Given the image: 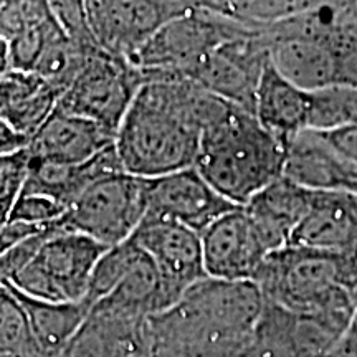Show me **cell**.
Returning <instances> with one entry per match:
<instances>
[{"label": "cell", "instance_id": "obj_3", "mask_svg": "<svg viewBox=\"0 0 357 357\" xmlns=\"http://www.w3.org/2000/svg\"><path fill=\"white\" fill-rule=\"evenodd\" d=\"M287 147L250 111L229 102L202 131L195 169L231 204L243 207L284 176Z\"/></svg>", "mask_w": 357, "mask_h": 357}, {"label": "cell", "instance_id": "obj_23", "mask_svg": "<svg viewBox=\"0 0 357 357\" xmlns=\"http://www.w3.org/2000/svg\"><path fill=\"white\" fill-rule=\"evenodd\" d=\"M96 50L98 47H84L73 42L68 35H61L45 48L33 73L52 84L58 95H61L73 83L91 53Z\"/></svg>", "mask_w": 357, "mask_h": 357}, {"label": "cell", "instance_id": "obj_15", "mask_svg": "<svg viewBox=\"0 0 357 357\" xmlns=\"http://www.w3.org/2000/svg\"><path fill=\"white\" fill-rule=\"evenodd\" d=\"M114 141V132L56 106L50 118L30 137L26 154L29 159L45 162L82 164L113 146Z\"/></svg>", "mask_w": 357, "mask_h": 357}, {"label": "cell", "instance_id": "obj_18", "mask_svg": "<svg viewBox=\"0 0 357 357\" xmlns=\"http://www.w3.org/2000/svg\"><path fill=\"white\" fill-rule=\"evenodd\" d=\"M124 171L114 144L82 164H53L29 159L20 194L43 195L70 207L98 178L106 174Z\"/></svg>", "mask_w": 357, "mask_h": 357}, {"label": "cell", "instance_id": "obj_19", "mask_svg": "<svg viewBox=\"0 0 357 357\" xmlns=\"http://www.w3.org/2000/svg\"><path fill=\"white\" fill-rule=\"evenodd\" d=\"M255 116L268 131L287 142L310 129L311 91L284 78L270 61L257 91Z\"/></svg>", "mask_w": 357, "mask_h": 357}, {"label": "cell", "instance_id": "obj_16", "mask_svg": "<svg viewBox=\"0 0 357 357\" xmlns=\"http://www.w3.org/2000/svg\"><path fill=\"white\" fill-rule=\"evenodd\" d=\"M312 197L314 190L283 176L243 205L268 252L288 247L294 230L310 212Z\"/></svg>", "mask_w": 357, "mask_h": 357}, {"label": "cell", "instance_id": "obj_12", "mask_svg": "<svg viewBox=\"0 0 357 357\" xmlns=\"http://www.w3.org/2000/svg\"><path fill=\"white\" fill-rule=\"evenodd\" d=\"M236 207L218 194L195 167L147 178L146 215L178 222L197 234Z\"/></svg>", "mask_w": 357, "mask_h": 357}, {"label": "cell", "instance_id": "obj_30", "mask_svg": "<svg viewBox=\"0 0 357 357\" xmlns=\"http://www.w3.org/2000/svg\"><path fill=\"white\" fill-rule=\"evenodd\" d=\"M58 230H65L61 218L50 223L43 231L30 236V238L17 245V247L8 250L3 255H0V283H10L33 260L38 250L42 248V245L48 240V236H52Z\"/></svg>", "mask_w": 357, "mask_h": 357}, {"label": "cell", "instance_id": "obj_26", "mask_svg": "<svg viewBox=\"0 0 357 357\" xmlns=\"http://www.w3.org/2000/svg\"><path fill=\"white\" fill-rule=\"evenodd\" d=\"M252 347L255 357H300L293 336V312L265 301Z\"/></svg>", "mask_w": 357, "mask_h": 357}, {"label": "cell", "instance_id": "obj_28", "mask_svg": "<svg viewBox=\"0 0 357 357\" xmlns=\"http://www.w3.org/2000/svg\"><path fill=\"white\" fill-rule=\"evenodd\" d=\"M61 35H66L56 20L55 13L25 26L22 32L8 40L12 71H33L45 48Z\"/></svg>", "mask_w": 357, "mask_h": 357}, {"label": "cell", "instance_id": "obj_7", "mask_svg": "<svg viewBox=\"0 0 357 357\" xmlns=\"http://www.w3.org/2000/svg\"><path fill=\"white\" fill-rule=\"evenodd\" d=\"M147 213V178L126 171L106 174L88 185L61 217L65 230L88 235L105 247L126 242Z\"/></svg>", "mask_w": 357, "mask_h": 357}, {"label": "cell", "instance_id": "obj_20", "mask_svg": "<svg viewBox=\"0 0 357 357\" xmlns=\"http://www.w3.org/2000/svg\"><path fill=\"white\" fill-rule=\"evenodd\" d=\"M19 298L29 318L35 344L45 357H60L71 337L89 314V306L79 303H52L35 300L7 283Z\"/></svg>", "mask_w": 357, "mask_h": 357}, {"label": "cell", "instance_id": "obj_36", "mask_svg": "<svg viewBox=\"0 0 357 357\" xmlns=\"http://www.w3.org/2000/svg\"><path fill=\"white\" fill-rule=\"evenodd\" d=\"M12 71L10 66V50H8V42L0 35V79L6 78Z\"/></svg>", "mask_w": 357, "mask_h": 357}, {"label": "cell", "instance_id": "obj_35", "mask_svg": "<svg viewBox=\"0 0 357 357\" xmlns=\"http://www.w3.org/2000/svg\"><path fill=\"white\" fill-rule=\"evenodd\" d=\"M324 357H357V307L346 331L334 342Z\"/></svg>", "mask_w": 357, "mask_h": 357}, {"label": "cell", "instance_id": "obj_27", "mask_svg": "<svg viewBox=\"0 0 357 357\" xmlns=\"http://www.w3.org/2000/svg\"><path fill=\"white\" fill-rule=\"evenodd\" d=\"M141 253L142 250L137 247V243L132 238L114 245V247L108 248L102 253L95 270H93L88 293L83 300L89 306V310L118 288V284L129 273V270H131Z\"/></svg>", "mask_w": 357, "mask_h": 357}, {"label": "cell", "instance_id": "obj_8", "mask_svg": "<svg viewBox=\"0 0 357 357\" xmlns=\"http://www.w3.org/2000/svg\"><path fill=\"white\" fill-rule=\"evenodd\" d=\"M142 84L144 75L139 68L98 48L58 98L56 106L116 134Z\"/></svg>", "mask_w": 357, "mask_h": 357}, {"label": "cell", "instance_id": "obj_13", "mask_svg": "<svg viewBox=\"0 0 357 357\" xmlns=\"http://www.w3.org/2000/svg\"><path fill=\"white\" fill-rule=\"evenodd\" d=\"M207 276L220 280H252L270 255L243 207L217 218L202 234Z\"/></svg>", "mask_w": 357, "mask_h": 357}, {"label": "cell", "instance_id": "obj_11", "mask_svg": "<svg viewBox=\"0 0 357 357\" xmlns=\"http://www.w3.org/2000/svg\"><path fill=\"white\" fill-rule=\"evenodd\" d=\"M131 238L158 266L172 306L192 284L207 276L202 236L182 223L146 215Z\"/></svg>", "mask_w": 357, "mask_h": 357}, {"label": "cell", "instance_id": "obj_2", "mask_svg": "<svg viewBox=\"0 0 357 357\" xmlns=\"http://www.w3.org/2000/svg\"><path fill=\"white\" fill-rule=\"evenodd\" d=\"M263 310L265 298L255 281L205 276L176 305L149 318L151 357L248 341Z\"/></svg>", "mask_w": 357, "mask_h": 357}, {"label": "cell", "instance_id": "obj_24", "mask_svg": "<svg viewBox=\"0 0 357 357\" xmlns=\"http://www.w3.org/2000/svg\"><path fill=\"white\" fill-rule=\"evenodd\" d=\"M0 357H45L35 344L24 306L7 283H0Z\"/></svg>", "mask_w": 357, "mask_h": 357}, {"label": "cell", "instance_id": "obj_4", "mask_svg": "<svg viewBox=\"0 0 357 357\" xmlns=\"http://www.w3.org/2000/svg\"><path fill=\"white\" fill-rule=\"evenodd\" d=\"M255 283L265 301L291 312L352 316L357 307V250L336 253L288 245L266 257Z\"/></svg>", "mask_w": 357, "mask_h": 357}, {"label": "cell", "instance_id": "obj_5", "mask_svg": "<svg viewBox=\"0 0 357 357\" xmlns=\"http://www.w3.org/2000/svg\"><path fill=\"white\" fill-rule=\"evenodd\" d=\"M255 26L194 6L159 29L129 63L146 73L184 77L218 45L248 33Z\"/></svg>", "mask_w": 357, "mask_h": 357}, {"label": "cell", "instance_id": "obj_31", "mask_svg": "<svg viewBox=\"0 0 357 357\" xmlns=\"http://www.w3.org/2000/svg\"><path fill=\"white\" fill-rule=\"evenodd\" d=\"M68 208L55 200L43 195H25L20 194L13 204L8 220H19L33 223V225H50L60 220Z\"/></svg>", "mask_w": 357, "mask_h": 357}, {"label": "cell", "instance_id": "obj_10", "mask_svg": "<svg viewBox=\"0 0 357 357\" xmlns=\"http://www.w3.org/2000/svg\"><path fill=\"white\" fill-rule=\"evenodd\" d=\"M190 7L181 0H84L93 42L128 61L159 29Z\"/></svg>", "mask_w": 357, "mask_h": 357}, {"label": "cell", "instance_id": "obj_32", "mask_svg": "<svg viewBox=\"0 0 357 357\" xmlns=\"http://www.w3.org/2000/svg\"><path fill=\"white\" fill-rule=\"evenodd\" d=\"M48 3L56 20L60 22L61 29L73 42L84 47H96L88 29L84 0H48Z\"/></svg>", "mask_w": 357, "mask_h": 357}, {"label": "cell", "instance_id": "obj_9", "mask_svg": "<svg viewBox=\"0 0 357 357\" xmlns=\"http://www.w3.org/2000/svg\"><path fill=\"white\" fill-rule=\"evenodd\" d=\"M270 63L263 25L218 45L184 75L208 93L255 114L257 91Z\"/></svg>", "mask_w": 357, "mask_h": 357}, {"label": "cell", "instance_id": "obj_25", "mask_svg": "<svg viewBox=\"0 0 357 357\" xmlns=\"http://www.w3.org/2000/svg\"><path fill=\"white\" fill-rule=\"evenodd\" d=\"M357 126V86L334 84L311 91L312 131H337Z\"/></svg>", "mask_w": 357, "mask_h": 357}, {"label": "cell", "instance_id": "obj_17", "mask_svg": "<svg viewBox=\"0 0 357 357\" xmlns=\"http://www.w3.org/2000/svg\"><path fill=\"white\" fill-rule=\"evenodd\" d=\"M289 245L336 253L357 250V194L314 190L310 212Z\"/></svg>", "mask_w": 357, "mask_h": 357}, {"label": "cell", "instance_id": "obj_34", "mask_svg": "<svg viewBox=\"0 0 357 357\" xmlns=\"http://www.w3.org/2000/svg\"><path fill=\"white\" fill-rule=\"evenodd\" d=\"M29 142V137L20 134L17 129H13L0 116V158H7V155H13L22 153V151H26Z\"/></svg>", "mask_w": 357, "mask_h": 357}, {"label": "cell", "instance_id": "obj_14", "mask_svg": "<svg viewBox=\"0 0 357 357\" xmlns=\"http://www.w3.org/2000/svg\"><path fill=\"white\" fill-rule=\"evenodd\" d=\"M284 177L312 190L357 194V166L342 155L323 131H303L284 142Z\"/></svg>", "mask_w": 357, "mask_h": 357}, {"label": "cell", "instance_id": "obj_6", "mask_svg": "<svg viewBox=\"0 0 357 357\" xmlns=\"http://www.w3.org/2000/svg\"><path fill=\"white\" fill-rule=\"evenodd\" d=\"M111 247L78 231L58 230L10 281L20 293L52 303H79L102 253Z\"/></svg>", "mask_w": 357, "mask_h": 357}, {"label": "cell", "instance_id": "obj_21", "mask_svg": "<svg viewBox=\"0 0 357 357\" xmlns=\"http://www.w3.org/2000/svg\"><path fill=\"white\" fill-rule=\"evenodd\" d=\"M6 78L8 100L0 116L30 139L55 111L60 95L33 71H10Z\"/></svg>", "mask_w": 357, "mask_h": 357}, {"label": "cell", "instance_id": "obj_29", "mask_svg": "<svg viewBox=\"0 0 357 357\" xmlns=\"http://www.w3.org/2000/svg\"><path fill=\"white\" fill-rule=\"evenodd\" d=\"M26 166H29L26 151L0 158V227L7 223L13 204L20 195Z\"/></svg>", "mask_w": 357, "mask_h": 357}, {"label": "cell", "instance_id": "obj_22", "mask_svg": "<svg viewBox=\"0 0 357 357\" xmlns=\"http://www.w3.org/2000/svg\"><path fill=\"white\" fill-rule=\"evenodd\" d=\"M349 0H195L194 6L248 25H268Z\"/></svg>", "mask_w": 357, "mask_h": 357}, {"label": "cell", "instance_id": "obj_33", "mask_svg": "<svg viewBox=\"0 0 357 357\" xmlns=\"http://www.w3.org/2000/svg\"><path fill=\"white\" fill-rule=\"evenodd\" d=\"M48 225H33V223L7 220L0 227V255L8 252V250L17 247V245L30 238V236L40 234L47 229Z\"/></svg>", "mask_w": 357, "mask_h": 357}, {"label": "cell", "instance_id": "obj_1", "mask_svg": "<svg viewBox=\"0 0 357 357\" xmlns=\"http://www.w3.org/2000/svg\"><path fill=\"white\" fill-rule=\"evenodd\" d=\"M116 132V154L132 176L154 178L195 167L202 131L229 106L192 79L146 73Z\"/></svg>", "mask_w": 357, "mask_h": 357}, {"label": "cell", "instance_id": "obj_37", "mask_svg": "<svg viewBox=\"0 0 357 357\" xmlns=\"http://www.w3.org/2000/svg\"><path fill=\"white\" fill-rule=\"evenodd\" d=\"M181 2H185V3H189V6H194L195 0H181Z\"/></svg>", "mask_w": 357, "mask_h": 357}]
</instances>
